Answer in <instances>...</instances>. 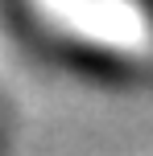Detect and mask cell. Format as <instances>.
I'll return each mask as SVG.
<instances>
[{
    "label": "cell",
    "instance_id": "1",
    "mask_svg": "<svg viewBox=\"0 0 153 156\" xmlns=\"http://www.w3.org/2000/svg\"><path fill=\"white\" fill-rule=\"evenodd\" d=\"M21 29L75 70L153 78V0H4Z\"/></svg>",
    "mask_w": 153,
    "mask_h": 156
}]
</instances>
